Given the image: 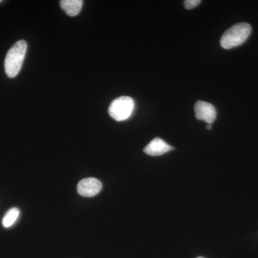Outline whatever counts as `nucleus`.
I'll return each mask as SVG.
<instances>
[{
  "instance_id": "nucleus-1",
  "label": "nucleus",
  "mask_w": 258,
  "mask_h": 258,
  "mask_svg": "<svg viewBox=\"0 0 258 258\" xmlns=\"http://www.w3.org/2000/svg\"><path fill=\"white\" fill-rule=\"evenodd\" d=\"M27 49V42L25 40H20L8 51L5 60V72L8 77L13 79L20 73Z\"/></svg>"
},
{
  "instance_id": "nucleus-2",
  "label": "nucleus",
  "mask_w": 258,
  "mask_h": 258,
  "mask_svg": "<svg viewBox=\"0 0 258 258\" xmlns=\"http://www.w3.org/2000/svg\"><path fill=\"white\" fill-rule=\"evenodd\" d=\"M250 25L248 23L236 24L226 30L220 40L222 48L229 50L242 45L248 38L251 33Z\"/></svg>"
},
{
  "instance_id": "nucleus-9",
  "label": "nucleus",
  "mask_w": 258,
  "mask_h": 258,
  "mask_svg": "<svg viewBox=\"0 0 258 258\" xmlns=\"http://www.w3.org/2000/svg\"><path fill=\"white\" fill-rule=\"evenodd\" d=\"M201 3L200 0H186L184 3L186 9L191 10L198 7Z\"/></svg>"
},
{
  "instance_id": "nucleus-4",
  "label": "nucleus",
  "mask_w": 258,
  "mask_h": 258,
  "mask_svg": "<svg viewBox=\"0 0 258 258\" xmlns=\"http://www.w3.org/2000/svg\"><path fill=\"white\" fill-rule=\"evenodd\" d=\"M195 112L198 120H204L208 124H212L216 118L217 112L215 107L208 102L198 101L195 105Z\"/></svg>"
},
{
  "instance_id": "nucleus-12",
  "label": "nucleus",
  "mask_w": 258,
  "mask_h": 258,
  "mask_svg": "<svg viewBox=\"0 0 258 258\" xmlns=\"http://www.w3.org/2000/svg\"><path fill=\"white\" fill-rule=\"evenodd\" d=\"M2 1H0V3H1Z\"/></svg>"
},
{
  "instance_id": "nucleus-3",
  "label": "nucleus",
  "mask_w": 258,
  "mask_h": 258,
  "mask_svg": "<svg viewBox=\"0 0 258 258\" xmlns=\"http://www.w3.org/2000/svg\"><path fill=\"white\" fill-rule=\"evenodd\" d=\"M135 103L129 96H121L112 102L108 108V113L113 119L123 121L130 118L133 113Z\"/></svg>"
},
{
  "instance_id": "nucleus-6",
  "label": "nucleus",
  "mask_w": 258,
  "mask_h": 258,
  "mask_svg": "<svg viewBox=\"0 0 258 258\" xmlns=\"http://www.w3.org/2000/svg\"><path fill=\"white\" fill-rule=\"evenodd\" d=\"M174 148L166 143L162 139L156 138L153 139L152 142L144 148V151L148 155L157 157V156H161L165 153L170 152Z\"/></svg>"
},
{
  "instance_id": "nucleus-8",
  "label": "nucleus",
  "mask_w": 258,
  "mask_h": 258,
  "mask_svg": "<svg viewBox=\"0 0 258 258\" xmlns=\"http://www.w3.org/2000/svg\"><path fill=\"white\" fill-rule=\"evenodd\" d=\"M20 215V210L18 208H14L10 209L8 212L5 214V217H3V225L5 227H10L14 225L16 220H18Z\"/></svg>"
},
{
  "instance_id": "nucleus-11",
  "label": "nucleus",
  "mask_w": 258,
  "mask_h": 258,
  "mask_svg": "<svg viewBox=\"0 0 258 258\" xmlns=\"http://www.w3.org/2000/svg\"><path fill=\"white\" fill-rule=\"evenodd\" d=\"M198 258H205V257H198Z\"/></svg>"
},
{
  "instance_id": "nucleus-10",
  "label": "nucleus",
  "mask_w": 258,
  "mask_h": 258,
  "mask_svg": "<svg viewBox=\"0 0 258 258\" xmlns=\"http://www.w3.org/2000/svg\"><path fill=\"white\" fill-rule=\"evenodd\" d=\"M212 128V124H208V125H207V128L208 129V130H210V129H211Z\"/></svg>"
},
{
  "instance_id": "nucleus-5",
  "label": "nucleus",
  "mask_w": 258,
  "mask_h": 258,
  "mask_svg": "<svg viewBox=\"0 0 258 258\" xmlns=\"http://www.w3.org/2000/svg\"><path fill=\"white\" fill-rule=\"evenodd\" d=\"M102 184L96 178L90 177L80 181L77 186L78 192L85 198H92L100 192Z\"/></svg>"
},
{
  "instance_id": "nucleus-7",
  "label": "nucleus",
  "mask_w": 258,
  "mask_h": 258,
  "mask_svg": "<svg viewBox=\"0 0 258 258\" xmlns=\"http://www.w3.org/2000/svg\"><path fill=\"white\" fill-rule=\"evenodd\" d=\"M82 0H62L60 6L69 16L74 17L79 14L82 9Z\"/></svg>"
}]
</instances>
